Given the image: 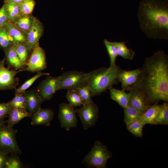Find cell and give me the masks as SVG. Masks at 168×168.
Wrapping results in <instances>:
<instances>
[{"label": "cell", "instance_id": "obj_1", "mask_svg": "<svg viewBox=\"0 0 168 168\" xmlns=\"http://www.w3.org/2000/svg\"><path fill=\"white\" fill-rule=\"evenodd\" d=\"M138 80L125 90L137 89L143 92L151 104L168 101V56L158 50L145 58Z\"/></svg>", "mask_w": 168, "mask_h": 168}, {"label": "cell", "instance_id": "obj_2", "mask_svg": "<svg viewBox=\"0 0 168 168\" xmlns=\"http://www.w3.org/2000/svg\"><path fill=\"white\" fill-rule=\"evenodd\" d=\"M138 17L140 29L148 38L168 39V0H142Z\"/></svg>", "mask_w": 168, "mask_h": 168}, {"label": "cell", "instance_id": "obj_3", "mask_svg": "<svg viewBox=\"0 0 168 168\" xmlns=\"http://www.w3.org/2000/svg\"><path fill=\"white\" fill-rule=\"evenodd\" d=\"M121 69L116 65L101 68L87 73V84L92 96L99 95L119 82L118 76Z\"/></svg>", "mask_w": 168, "mask_h": 168}, {"label": "cell", "instance_id": "obj_4", "mask_svg": "<svg viewBox=\"0 0 168 168\" xmlns=\"http://www.w3.org/2000/svg\"><path fill=\"white\" fill-rule=\"evenodd\" d=\"M112 157L111 153L106 146L97 140L91 151L85 157L82 162L89 167L105 168L107 161Z\"/></svg>", "mask_w": 168, "mask_h": 168}, {"label": "cell", "instance_id": "obj_5", "mask_svg": "<svg viewBox=\"0 0 168 168\" xmlns=\"http://www.w3.org/2000/svg\"><path fill=\"white\" fill-rule=\"evenodd\" d=\"M87 73L77 70L69 71L60 76L59 90H67L76 89L87 86Z\"/></svg>", "mask_w": 168, "mask_h": 168}, {"label": "cell", "instance_id": "obj_6", "mask_svg": "<svg viewBox=\"0 0 168 168\" xmlns=\"http://www.w3.org/2000/svg\"><path fill=\"white\" fill-rule=\"evenodd\" d=\"M75 110L80 117L85 130L95 125L99 117V111L97 105L93 101L85 102L81 108Z\"/></svg>", "mask_w": 168, "mask_h": 168}, {"label": "cell", "instance_id": "obj_7", "mask_svg": "<svg viewBox=\"0 0 168 168\" xmlns=\"http://www.w3.org/2000/svg\"><path fill=\"white\" fill-rule=\"evenodd\" d=\"M16 130L4 124L0 126V150L7 152L19 153L20 150L16 143Z\"/></svg>", "mask_w": 168, "mask_h": 168}, {"label": "cell", "instance_id": "obj_8", "mask_svg": "<svg viewBox=\"0 0 168 168\" xmlns=\"http://www.w3.org/2000/svg\"><path fill=\"white\" fill-rule=\"evenodd\" d=\"M6 58L0 61V91L16 89L19 84V78L16 77L20 70L10 69L5 66Z\"/></svg>", "mask_w": 168, "mask_h": 168}, {"label": "cell", "instance_id": "obj_9", "mask_svg": "<svg viewBox=\"0 0 168 168\" xmlns=\"http://www.w3.org/2000/svg\"><path fill=\"white\" fill-rule=\"evenodd\" d=\"M47 67L45 52L39 45L32 50L26 67L20 70L37 72L45 69Z\"/></svg>", "mask_w": 168, "mask_h": 168}, {"label": "cell", "instance_id": "obj_10", "mask_svg": "<svg viewBox=\"0 0 168 168\" xmlns=\"http://www.w3.org/2000/svg\"><path fill=\"white\" fill-rule=\"evenodd\" d=\"M60 76L48 77L42 81L36 89L43 102L51 100L56 92L60 89Z\"/></svg>", "mask_w": 168, "mask_h": 168}, {"label": "cell", "instance_id": "obj_11", "mask_svg": "<svg viewBox=\"0 0 168 168\" xmlns=\"http://www.w3.org/2000/svg\"><path fill=\"white\" fill-rule=\"evenodd\" d=\"M74 107L69 104L62 103L59 106L58 118L61 127L69 130L71 128L77 126L78 119Z\"/></svg>", "mask_w": 168, "mask_h": 168}, {"label": "cell", "instance_id": "obj_12", "mask_svg": "<svg viewBox=\"0 0 168 168\" xmlns=\"http://www.w3.org/2000/svg\"><path fill=\"white\" fill-rule=\"evenodd\" d=\"M44 30L42 23L35 17L31 28L26 34V43L31 51L39 45V40Z\"/></svg>", "mask_w": 168, "mask_h": 168}, {"label": "cell", "instance_id": "obj_13", "mask_svg": "<svg viewBox=\"0 0 168 168\" xmlns=\"http://www.w3.org/2000/svg\"><path fill=\"white\" fill-rule=\"evenodd\" d=\"M129 91L130 97L128 105L143 113L151 104L148 98L143 92L138 90Z\"/></svg>", "mask_w": 168, "mask_h": 168}, {"label": "cell", "instance_id": "obj_14", "mask_svg": "<svg viewBox=\"0 0 168 168\" xmlns=\"http://www.w3.org/2000/svg\"><path fill=\"white\" fill-rule=\"evenodd\" d=\"M24 94L26 110L32 115L41 107L43 101L36 89L26 91Z\"/></svg>", "mask_w": 168, "mask_h": 168}, {"label": "cell", "instance_id": "obj_15", "mask_svg": "<svg viewBox=\"0 0 168 168\" xmlns=\"http://www.w3.org/2000/svg\"><path fill=\"white\" fill-rule=\"evenodd\" d=\"M54 113L49 108H40L33 114L31 124L32 125H45L49 126L53 119Z\"/></svg>", "mask_w": 168, "mask_h": 168}, {"label": "cell", "instance_id": "obj_16", "mask_svg": "<svg viewBox=\"0 0 168 168\" xmlns=\"http://www.w3.org/2000/svg\"><path fill=\"white\" fill-rule=\"evenodd\" d=\"M140 71V68L129 71L121 69L118 75V79L121 83L122 90L125 91L127 87L137 82Z\"/></svg>", "mask_w": 168, "mask_h": 168}, {"label": "cell", "instance_id": "obj_17", "mask_svg": "<svg viewBox=\"0 0 168 168\" xmlns=\"http://www.w3.org/2000/svg\"><path fill=\"white\" fill-rule=\"evenodd\" d=\"M32 115L27 111L23 109L11 107L8 114V120L6 121L7 126L12 128L15 124L19 122L22 119L27 117H31Z\"/></svg>", "mask_w": 168, "mask_h": 168}, {"label": "cell", "instance_id": "obj_18", "mask_svg": "<svg viewBox=\"0 0 168 168\" xmlns=\"http://www.w3.org/2000/svg\"><path fill=\"white\" fill-rule=\"evenodd\" d=\"M4 26L12 38L14 44L26 42V33L17 28L13 23L8 21Z\"/></svg>", "mask_w": 168, "mask_h": 168}, {"label": "cell", "instance_id": "obj_19", "mask_svg": "<svg viewBox=\"0 0 168 168\" xmlns=\"http://www.w3.org/2000/svg\"><path fill=\"white\" fill-rule=\"evenodd\" d=\"M5 51L6 60L9 65V67H11L16 70H20L24 68L16 53L14 44Z\"/></svg>", "mask_w": 168, "mask_h": 168}, {"label": "cell", "instance_id": "obj_20", "mask_svg": "<svg viewBox=\"0 0 168 168\" xmlns=\"http://www.w3.org/2000/svg\"><path fill=\"white\" fill-rule=\"evenodd\" d=\"M109 90L111 99L117 102L123 108L128 105L130 97L129 93H126L125 91L119 90L112 87Z\"/></svg>", "mask_w": 168, "mask_h": 168}, {"label": "cell", "instance_id": "obj_21", "mask_svg": "<svg viewBox=\"0 0 168 168\" xmlns=\"http://www.w3.org/2000/svg\"><path fill=\"white\" fill-rule=\"evenodd\" d=\"M161 105L157 104L150 105L143 113L140 120L145 124H153L155 119L159 111Z\"/></svg>", "mask_w": 168, "mask_h": 168}, {"label": "cell", "instance_id": "obj_22", "mask_svg": "<svg viewBox=\"0 0 168 168\" xmlns=\"http://www.w3.org/2000/svg\"><path fill=\"white\" fill-rule=\"evenodd\" d=\"M115 47L118 55L124 59L132 60L135 54V52L128 48L125 42H112Z\"/></svg>", "mask_w": 168, "mask_h": 168}, {"label": "cell", "instance_id": "obj_23", "mask_svg": "<svg viewBox=\"0 0 168 168\" xmlns=\"http://www.w3.org/2000/svg\"><path fill=\"white\" fill-rule=\"evenodd\" d=\"M15 49L21 62L25 68L28 60V56L31 51L26 42L14 44Z\"/></svg>", "mask_w": 168, "mask_h": 168}, {"label": "cell", "instance_id": "obj_24", "mask_svg": "<svg viewBox=\"0 0 168 168\" xmlns=\"http://www.w3.org/2000/svg\"><path fill=\"white\" fill-rule=\"evenodd\" d=\"M124 109V121L126 125L140 120L143 114L134 108L128 105Z\"/></svg>", "mask_w": 168, "mask_h": 168}, {"label": "cell", "instance_id": "obj_25", "mask_svg": "<svg viewBox=\"0 0 168 168\" xmlns=\"http://www.w3.org/2000/svg\"><path fill=\"white\" fill-rule=\"evenodd\" d=\"M34 17L31 15H22L13 23L19 29L26 33L31 28Z\"/></svg>", "mask_w": 168, "mask_h": 168}, {"label": "cell", "instance_id": "obj_26", "mask_svg": "<svg viewBox=\"0 0 168 168\" xmlns=\"http://www.w3.org/2000/svg\"><path fill=\"white\" fill-rule=\"evenodd\" d=\"M8 16L9 21L14 23L21 16L18 4L12 2L4 3Z\"/></svg>", "mask_w": 168, "mask_h": 168}, {"label": "cell", "instance_id": "obj_27", "mask_svg": "<svg viewBox=\"0 0 168 168\" xmlns=\"http://www.w3.org/2000/svg\"><path fill=\"white\" fill-rule=\"evenodd\" d=\"M168 124V104L166 102L161 105V108L153 124Z\"/></svg>", "mask_w": 168, "mask_h": 168}, {"label": "cell", "instance_id": "obj_28", "mask_svg": "<svg viewBox=\"0 0 168 168\" xmlns=\"http://www.w3.org/2000/svg\"><path fill=\"white\" fill-rule=\"evenodd\" d=\"M13 44V40L6 28L0 27V46L5 50Z\"/></svg>", "mask_w": 168, "mask_h": 168}, {"label": "cell", "instance_id": "obj_29", "mask_svg": "<svg viewBox=\"0 0 168 168\" xmlns=\"http://www.w3.org/2000/svg\"><path fill=\"white\" fill-rule=\"evenodd\" d=\"M66 97L71 106L75 107L81 106L85 103L76 90H68Z\"/></svg>", "mask_w": 168, "mask_h": 168}, {"label": "cell", "instance_id": "obj_30", "mask_svg": "<svg viewBox=\"0 0 168 168\" xmlns=\"http://www.w3.org/2000/svg\"><path fill=\"white\" fill-rule=\"evenodd\" d=\"M49 73L38 72L36 74L29 79L19 87L15 89V93L23 94L26 90L30 87L34 82L38 78L43 76H49Z\"/></svg>", "mask_w": 168, "mask_h": 168}, {"label": "cell", "instance_id": "obj_31", "mask_svg": "<svg viewBox=\"0 0 168 168\" xmlns=\"http://www.w3.org/2000/svg\"><path fill=\"white\" fill-rule=\"evenodd\" d=\"M7 103L11 107L20 108L27 111L24 93H15L13 99Z\"/></svg>", "mask_w": 168, "mask_h": 168}, {"label": "cell", "instance_id": "obj_32", "mask_svg": "<svg viewBox=\"0 0 168 168\" xmlns=\"http://www.w3.org/2000/svg\"><path fill=\"white\" fill-rule=\"evenodd\" d=\"M145 124L140 120L132 122L126 125L128 130L135 136L140 137L142 135V129Z\"/></svg>", "mask_w": 168, "mask_h": 168}, {"label": "cell", "instance_id": "obj_33", "mask_svg": "<svg viewBox=\"0 0 168 168\" xmlns=\"http://www.w3.org/2000/svg\"><path fill=\"white\" fill-rule=\"evenodd\" d=\"M104 43L110 57V66H112L116 65V59L118 55L115 47L113 44L112 42L108 41L106 39L104 40Z\"/></svg>", "mask_w": 168, "mask_h": 168}, {"label": "cell", "instance_id": "obj_34", "mask_svg": "<svg viewBox=\"0 0 168 168\" xmlns=\"http://www.w3.org/2000/svg\"><path fill=\"white\" fill-rule=\"evenodd\" d=\"M35 0H25L18 4L22 15H31L35 4Z\"/></svg>", "mask_w": 168, "mask_h": 168}, {"label": "cell", "instance_id": "obj_35", "mask_svg": "<svg viewBox=\"0 0 168 168\" xmlns=\"http://www.w3.org/2000/svg\"><path fill=\"white\" fill-rule=\"evenodd\" d=\"M76 90L85 102L88 103L93 101V96L87 86L77 88Z\"/></svg>", "mask_w": 168, "mask_h": 168}, {"label": "cell", "instance_id": "obj_36", "mask_svg": "<svg viewBox=\"0 0 168 168\" xmlns=\"http://www.w3.org/2000/svg\"><path fill=\"white\" fill-rule=\"evenodd\" d=\"M21 167L19 160L15 156L7 157L6 162L5 168H20Z\"/></svg>", "mask_w": 168, "mask_h": 168}, {"label": "cell", "instance_id": "obj_37", "mask_svg": "<svg viewBox=\"0 0 168 168\" xmlns=\"http://www.w3.org/2000/svg\"><path fill=\"white\" fill-rule=\"evenodd\" d=\"M8 21V14L3 4L0 9V27H3Z\"/></svg>", "mask_w": 168, "mask_h": 168}, {"label": "cell", "instance_id": "obj_38", "mask_svg": "<svg viewBox=\"0 0 168 168\" xmlns=\"http://www.w3.org/2000/svg\"><path fill=\"white\" fill-rule=\"evenodd\" d=\"M11 109L7 103H0V116H8Z\"/></svg>", "mask_w": 168, "mask_h": 168}, {"label": "cell", "instance_id": "obj_39", "mask_svg": "<svg viewBox=\"0 0 168 168\" xmlns=\"http://www.w3.org/2000/svg\"><path fill=\"white\" fill-rule=\"evenodd\" d=\"M8 153L0 150V168H5Z\"/></svg>", "mask_w": 168, "mask_h": 168}, {"label": "cell", "instance_id": "obj_40", "mask_svg": "<svg viewBox=\"0 0 168 168\" xmlns=\"http://www.w3.org/2000/svg\"><path fill=\"white\" fill-rule=\"evenodd\" d=\"M25 0H4L3 2L4 3L12 2L19 4Z\"/></svg>", "mask_w": 168, "mask_h": 168}, {"label": "cell", "instance_id": "obj_41", "mask_svg": "<svg viewBox=\"0 0 168 168\" xmlns=\"http://www.w3.org/2000/svg\"><path fill=\"white\" fill-rule=\"evenodd\" d=\"M6 122L3 120V118L0 119V126L4 124Z\"/></svg>", "mask_w": 168, "mask_h": 168}, {"label": "cell", "instance_id": "obj_42", "mask_svg": "<svg viewBox=\"0 0 168 168\" xmlns=\"http://www.w3.org/2000/svg\"><path fill=\"white\" fill-rule=\"evenodd\" d=\"M6 117H7L6 116H0V119L4 118Z\"/></svg>", "mask_w": 168, "mask_h": 168}]
</instances>
